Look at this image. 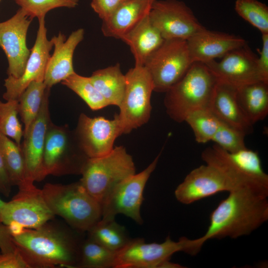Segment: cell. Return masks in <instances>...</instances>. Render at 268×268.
Segmentation results:
<instances>
[{
  "mask_svg": "<svg viewBox=\"0 0 268 268\" xmlns=\"http://www.w3.org/2000/svg\"><path fill=\"white\" fill-rule=\"evenodd\" d=\"M235 187L215 167L206 164L191 171L175 191L181 203L189 204L221 192H230Z\"/></svg>",
  "mask_w": 268,
  "mask_h": 268,
  "instance_id": "18",
  "label": "cell"
},
{
  "mask_svg": "<svg viewBox=\"0 0 268 268\" xmlns=\"http://www.w3.org/2000/svg\"><path fill=\"white\" fill-rule=\"evenodd\" d=\"M190 240L182 237L176 242L168 236L162 243H147L141 238H132L117 252L114 268H181L170 260L177 252L189 254Z\"/></svg>",
  "mask_w": 268,
  "mask_h": 268,
  "instance_id": "9",
  "label": "cell"
},
{
  "mask_svg": "<svg viewBox=\"0 0 268 268\" xmlns=\"http://www.w3.org/2000/svg\"><path fill=\"white\" fill-rule=\"evenodd\" d=\"M258 58L246 44L229 52L219 62L214 60L204 64L217 81L238 88L262 81Z\"/></svg>",
  "mask_w": 268,
  "mask_h": 268,
  "instance_id": "15",
  "label": "cell"
},
{
  "mask_svg": "<svg viewBox=\"0 0 268 268\" xmlns=\"http://www.w3.org/2000/svg\"><path fill=\"white\" fill-rule=\"evenodd\" d=\"M237 99L246 118L253 125L268 114V83L262 81L237 88Z\"/></svg>",
  "mask_w": 268,
  "mask_h": 268,
  "instance_id": "25",
  "label": "cell"
},
{
  "mask_svg": "<svg viewBox=\"0 0 268 268\" xmlns=\"http://www.w3.org/2000/svg\"><path fill=\"white\" fill-rule=\"evenodd\" d=\"M81 234L49 221L37 228L24 229L12 238L29 268H75L80 260Z\"/></svg>",
  "mask_w": 268,
  "mask_h": 268,
  "instance_id": "1",
  "label": "cell"
},
{
  "mask_svg": "<svg viewBox=\"0 0 268 268\" xmlns=\"http://www.w3.org/2000/svg\"><path fill=\"white\" fill-rule=\"evenodd\" d=\"M217 80L206 66L194 62L184 75L165 93L164 104L169 117L184 122L196 110L209 108Z\"/></svg>",
  "mask_w": 268,
  "mask_h": 268,
  "instance_id": "4",
  "label": "cell"
},
{
  "mask_svg": "<svg viewBox=\"0 0 268 268\" xmlns=\"http://www.w3.org/2000/svg\"><path fill=\"white\" fill-rule=\"evenodd\" d=\"M41 190L53 214L80 233L87 232L102 218L101 204L79 181L67 185L47 183Z\"/></svg>",
  "mask_w": 268,
  "mask_h": 268,
  "instance_id": "3",
  "label": "cell"
},
{
  "mask_svg": "<svg viewBox=\"0 0 268 268\" xmlns=\"http://www.w3.org/2000/svg\"><path fill=\"white\" fill-rule=\"evenodd\" d=\"M235 10L242 18L259 29L268 33V7L257 0H236Z\"/></svg>",
  "mask_w": 268,
  "mask_h": 268,
  "instance_id": "33",
  "label": "cell"
},
{
  "mask_svg": "<svg viewBox=\"0 0 268 268\" xmlns=\"http://www.w3.org/2000/svg\"><path fill=\"white\" fill-rule=\"evenodd\" d=\"M130 48L135 66H144L149 57L164 39L151 22L148 14L121 38Z\"/></svg>",
  "mask_w": 268,
  "mask_h": 268,
  "instance_id": "24",
  "label": "cell"
},
{
  "mask_svg": "<svg viewBox=\"0 0 268 268\" xmlns=\"http://www.w3.org/2000/svg\"><path fill=\"white\" fill-rule=\"evenodd\" d=\"M117 252L108 249L87 237L80 246L78 268H114Z\"/></svg>",
  "mask_w": 268,
  "mask_h": 268,
  "instance_id": "30",
  "label": "cell"
},
{
  "mask_svg": "<svg viewBox=\"0 0 268 268\" xmlns=\"http://www.w3.org/2000/svg\"><path fill=\"white\" fill-rule=\"evenodd\" d=\"M50 87L44 80L30 83L18 99V113L24 125L23 135L28 131L40 110L45 94Z\"/></svg>",
  "mask_w": 268,
  "mask_h": 268,
  "instance_id": "28",
  "label": "cell"
},
{
  "mask_svg": "<svg viewBox=\"0 0 268 268\" xmlns=\"http://www.w3.org/2000/svg\"><path fill=\"white\" fill-rule=\"evenodd\" d=\"M210 215V224L202 237L194 239L201 249L205 241L250 234L268 219V196L246 188L229 192Z\"/></svg>",
  "mask_w": 268,
  "mask_h": 268,
  "instance_id": "2",
  "label": "cell"
},
{
  "mask_svg": "<svg viewBox=\"0 0 268 268\" xmlns=\"http://www.w3.org/2000/svg\"><path fill=\"white\" fill-rule=\"evenodd\" d=\"M156 0H125L102 21L101 31L107 37L121 38L147 15Z\"/></svg>",
  "mask_w": 268,
  "mask_h": 268,
  "instance_id": "23",
  "label": "cell"
},
{
  "mask_svg": "<svg viewBox=\"0 0 268 268\" xmlns=\"http://www.w3.org/2000/svg\"><path fill=\"white\" fill-rule=\"evenodd\" d=\"M61 83L75 92L93 111L109 105L92 83L89 77L81 76L75 72L62 81Z\"/></svg>",
  "mask_w": 268,
  "mask_h": 268,
  "instance_id": "32",
  "label": "cell"
},
{
  "mask_svg": "<svg viewBox=\"0 0 268 268\" xmlns=\"http://www.w3.org/2000/svg\"><path fill=\"white\" fill-rule=\"evenodd\" d=\"M87 232L88 238L115 252L122 250L132 239L125 227L115 219H101Z\"/></svg>",
  "mask_w": 268,
  "mask_h": 268,
  "instance_id": "27",
  "label": "cell"
},
{
  "mask_svg": "<svg viewBox=\"0 0 268 268\" xmlns=\"http://www.w3.org/2000/svg\"><path fill=\"white\" fill-rule=\"evenodd\" d=\"M18 100H0V132L21 146L23 130L18 120Z\"/></svg>",
  "mask_w": 268,
  "mask_h": 268,
  "instance_id": "34",
  "label": "cell"
},
{
  "mask_svg": "<svg viewBox=\"0 0 268 268\" xmlns=\"http://www.w3.org/2000/svg\"><path fill=\"white\" fill-rule=\"evenodd\" d=\"M262 34V47L258 58V67L261 80L268 83V33Z\"/></svg>",
  "mask_w": 268,
  "mask_h": 268,
  "instance_id": "38",
  "label": "cell"
},
{
  "mask_svg": "<svg viewBox=\"0 0 268 268\" xmlns=\"http://www.w3.org/2000/svg\"><path fill=\"white\" fill-rule=\"evenodd\" d=\"M0 268H29L17 249L10 253H1Z\"/></svg>",
  "mask_w": 268,
  "mask_h": 268,
  "instance_id": "39",
  "label": "cell"
},
{
  "mask_svg": "<svg viewBox=\"0 0 268 268\" xmlns=\"http://www.w3.org/2000/svg\"><path fill=\"white\" fill-rule=\"evenodd\" d=\"M89 157L80 146L73 130L67 125L49 124L40 180L49 175H81Z\"/></svg>",
  "mask_w": 268,
  "mask_h": 268,
  "instance_id": "6",
  "label": "cell"
},
{
  "mask_svg": "<svg viewBox=\"0 0 268 268\" xmlns=\"http://www.w3.org/2000/svg\"><path fill=\"white\" fill-rule=\"evenodd\" d=\"M1 0H0V2Z\"/></svg>",
  "mask_w": 268,
  "mask_h": 268,
  "instance_id": "43",
  "label": "cell"
},
{
  "mask_svg": "<svg viewBox=\"0 0 268 268\" xmlns=\"http://www.w3.org/2000/svg\"><path fill=\"white\" fill-rule=\"evenodd\" d=\"M50 89L47 91L40 110L23 135L21 144L25 166V181H39L42 168L47 131L50 122L49 96Z\"/></svg>",
  "mask_w": 268,
  "mask_h": 268,
  "instance_id": "19",
  "label": "cell"
},
{
  "mask_svg": "<svg viewBox=\"0 0 268 268\" xmlns=\"http://www.w3.org/2000/svg\"><path fill=\"white\" fill-rule=\"evenodd\" d=\"M245 136L241 131L221 121L211 141L223 150L232 153L247 148Z\"/></svg>",
  "mask_w": 268,
  "mask_h": 268,
  "instance_id": "36",
  "label": "cell"
},
{
  "mask_svg": "<svg viewBox=\"0 0 268 268\" xmlns=\"http://www.w3.org/2000/svg\"><path fill=\"white\" fill-rule=\"evenodd\" d=\"M0 249L3 253L13 252L17 249L7 226L0 223Z\"/></svg>",
  "mask_w": 268,
  "mask_h": 268,
  "instance_id": "40",
  "label": "cell"
},
{
  "mask_svg": "<svg viewBox=\"0 0 268 268\" xmlns=\"http://www.w3.org/2000/svg\"><path fill=\"white\" fill-rule=\"evenodd\" d=\"M160 155L161 152L143 171L126 178L112 189L101 204V219H113L117 214H122L138 224L143 223L140 207L144 189Z\"/></svg>",
  "mask_w": 268,
  "mask_h": 268,
  "instance_id": "12",
  "label": "cell"
},
{
  "mask_svg": "<svg viewBox=\"0 0 268 268\" xmlns=\"http://www.w3.org/2000/svg\"><path fill=\"white\" fill-rule=\"evenodd\" d=\"M125 0H92L91 6L103 20L107 19Z\"/></svg>",
  "mask_w": 268,
  "mask_h": 268,
  "instance_id": "37",
  "label": "cell"
},
{
  "mask_svg": "<svg viewBox=\"0 0 268 268\" xmlns=\"http://www.w3.org/2000/svg\"><path fill=\"white\" fill-rule=\"evenodd\" d=\"M32 20L20 8L11 18L0 22V47L7 59L8 76L19 78L24 72L30 54L26 37Z\"/></svg>",
  "mask_w": 268,
  "mask_h": 268,
  "instance_id": "16",
  "label": "cell"
},
{
  "mask_svg": "<svg viewBox=\"0 0 268 268\" xmlns=\"http://www.w3.org/2000/svg\"><path fill=\"white\" fill-rule=\"evenodd\" d=\"M201 158L220 170L235 189H248L268 196V175L257 151L246 148L230 153L214 144L202 151Z\"/></svg>",
  "mask_w": 268,
  "mask_h": 268,
  "instance_id": "5",
  "label": "cell"
},
{
  "mask_svg": "<svg viewBox=\"0 0 268 268\" xmlns=\"http://www.w3.org/2000/svg\"><path fill=\"white\" fill-rule=\"evenodd\" d=\"M237 88L217 81L209 108L222 122L246 135L253 132V125L243 113L237 99Z\"/></svg>",
  "mask_w": 268,
  "mask_h": 268,
  "instance_id": "22",
  "label": "cell"
},
{
  "mask_svg": "<svg viewBox=\"0 0 268 268\" xmlns=\"http://www.w3.org/2000/svg\"><path fill=\"white\" fill-rule=\"evenodd\" d=\"M148 17L164 40H187L204 28L192 9L178 0H156Z\"/></svg>",
  "mask_w": 268,
  "mask_h": 268,
  "instance_id": "13",
  "label": "cell"
},
{
  "mask_svg": "<svg viewBox=\"0 0 268 268\" xmlns=\"http://www.w3.org/2000/svg\"><path fill=\"white\" fill-rule=\"evenodd\" d=\"M0 155L13 186L25 181V166L21 146L0 132Z\"/></svg>",
  "mask_w": 268,
  "mask_h": 268,
  "instance_id": "29",
  "label": "cell"
},
{
  "mask_svg": "<svg viewBox=\"0 0 268 268\" xmlns=\"http://www.w3.org/2000/svg\"><path fill=\"white\" fill-rule=\"evenodd\" d=\"M74 131L76 138L89 158L103 156L114 148L117 137L122 134L118 114L112 120L103 117L91 118L81 113Z\"/></svg>",
  "mask_w": 268,
  "mask_h": 268,
  "instance_id": "14",
  "label": "cell"
},
{
  "mask_svg": "<svg viewBox=\"0 0 268 268\" xmlns=\"http://www.w3.org/2000/svg\"><path fill=\"white\" fill-rule=\"evenodd\" d=\"M5 203V202L1 200L0 198V216H1V211Z\"/></svg>",
  "mask_w": 268,
  "mask_h": 268,
  "instance_id": "42",
  "label": "cell"
},
{
  "mask_svg": "<svg viewBox=\"0 0 268 268\" xmlns=\"http://www.w3.org/2000/svg\"><path fill=\"white\" fill-rule=\"evenodd\" d=\"M135 173L132 156L124 146H119L103 156L89 158L79 181L88 194L101 204L118 183Z\"/></svg>",
  "mask_w": 268,
  "mask_h": 268,
  "instance_id": "7",
  "label": "cell"
},
{
  "mask_svg": "<svg viewBox=\"0 0 268 268\" xmlns=\"http://www.w3.org/2000/svg\"><path fill=\"white\" fill-rule=\"evenodd\" d=\"M126 88L118 114L123 134L144 125L151 112V96L154 87L152 79L144 66H134L125 74Z\"/></svg>",
  "mask_w": 268,
  "mask_h": 268,
  "instance_id": "10",
  "label": "cell"
},
{
  "mask_svg": "<svg viewBox=\"0 0 268 268\" xmlns=\"http://www.w3.org/2000/svg\"><path fill=\"white\" fill-rule=\"evenodd\" d=\"M193 63L187 40H164L144 66L151 76L154 91L166 92L186 73Z\"/></svg>",
  "mask_w": 268,
  "mask_h": 268,
  "instance_id": "11",
  "label": "cell"
},
{
  "mask_svg": "<svg viewBox=\"0 0 268 268\" xmlns=\"http://www.w3.org/2000/svg\"><path fill=\"white\" fill-rule=\"evenodd\" d=\"M32 19L45 17L49 11L58 7H76L79 0H13Z\"/></svg>",
  "mask_w": 268,
  "mask_h": 268,
  "instance_id": "35",
  "label": "cell"
},
{
  "mask_svg": "<svg viewBox=\"0 0 268 268\" xmlns=\"http://www.w3.org/2000/svg\"><path fill=\"white\" fill-rule=\"evenodd\" d=\"M18 187V193L5 202L0 216V223L7 226L11 236L24 229L38 228L55 216L48 206L42 190L34 183L24 181Z\"/></svg>",
  "mask_w": 268,
  "mask_h": 268,
  "instance_id": "8",
  "label": "cell"
},
{
  "mask_svg": "<svg viewBox=\"0 0 268 268\" xmlns=\"http://www.w3.org/2000/svg\"><path fill=\"white\" fill-rule=\"evenodd\" d=\"M82 28L73 31L66 39L60 32L51 39L54 47L46 66L44 82L47 87L61 82L75 72L73 67V57L75 48L84 38Z\"/></svg>",
  "mask_w": 268,
  "mask_h": 268,
  "instance_id": "21",
  "label": "cell"
},
{
  "mask_svg": "<svg viewBox=\"0 0 268 268\" xmlns=\"http://www.w3.org/2000/svg\"><path fill=\"white\" fill-rule=\"evenodd\" d=\"M12 186L4 163L0 155V193L5 197H8Z\"/></svg>",
  "mask_w": 268,
  "mask_h": 268,
  "instance_id": "41",
  "label": "cell"
},
{
  "mask_svg": "<svg viewBox=\"0 0 268 268\" xmlns=\"http://www.w3.org/2000/svg\"><path fill=\"white\" fill-rule=\"evenodd\" d=\"M191 128L198 143H205L211 141L221 121L209 108H204L189 114L185 121Z\"/></svg>",
  "mask_w": 268,
  "mask_h": 268,
  "instance_id": "31",
  "label": "cell"
},
{
  "mask_svg": "<svg viewBox=\"0 0 268 268\" xmlns=\"http://www.w3.org/2000/svg\"><path fill=\"white\" fill-rule=\"evenodd\" d=\"M39 21L36 40L27 60L22 75L19 78L11 76L4 79L5 92L3 98L6 101L18 100L20 96L30 83L44 80L46 66L51 56L53 44L47 38V30L45 17L38 19Z\"/></svg>",
  "mask_w": 268,
  "mask_h": 268,
  "instance_id": "17",
  "label": "cell"
},
{
  "mask_svg": "<svg viewBox=\"0 0 268 268\" xmlns=\"http://www.w3.org/2000/svg\"><path fill=\"white\" fill-rule=\"evenodd\" d=\"M91 82L109 105L120 107L125 88L126 77L119 63L94 71L89 77Z\"/></svg>",
  "mask_w": 268,
  "mask_h": 268,
  "instance_id": "26",
  "label": "cell"
},
{
  "mask_svg": "<svg viewBox=\"0 0 268 268\" xmlns=\"http://www.w3.org/2000/svg\"><path fill=\"white\" fill-rule=\"evenodd\" d=\"M187 42L193 62L203 64L222 57L247 44L241 37L205 28L190 37Z\"/></svg>",
  "mask_w": 268,
  "mask_h": 268,
  "instance_id": "20",
  "label": "cell"
}]
</instances>
